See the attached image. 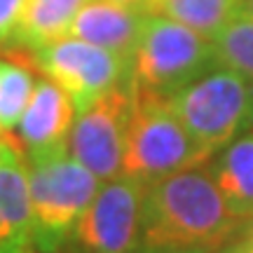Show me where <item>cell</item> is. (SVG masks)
I'll return each mask as SVG.
<instances>
[{
	"label": "cell",
	"mask_w": 253,
	"mask_h": 253,
	"mask_svg": "<svg viewBox=\"0 0 253 253\" xmlns=\"http://www.w3.org/2000/svg\"><path fill=\"white\" fill-rule=\"evenodd\" d=\"M239 227L202 164L145 185L143 253H211Z\"/></svg>",
	"instance_id": "1"
},
{
	"label": "cell",
	"mask_w": 253,
	"mask_h": 253,
	"mask_svg": "<svg viewBox=\"0 0 253 253\" xmlns=\"http://www.w3.org/2000/svg\"><path fill=\"white\" fill-rule=\"evenodd\" d=\"M167 101L190 134L209 153H216L249 126L253 84L242 73L218 63Z\"/></svg>",
	"instance_id": "5"
},
{
	"label": "cell",
	"mask_w": 253,
	"mask_h": 253,
	"mask_svg": "<svg viewBox=\"0 0 253 253\" xmlns=\"http://www.w3.org/2000/svg\"><path fill=\"white\" fill-rule=\"evenodd\" d=\"M75 103L66 91L49 78L36 80L28 106L19 120L17 131L26 157L68 145V134L75 122Z\"/></svg>",
	"instance_id": "9"
},
{
	"label": "cell",
	"mask_w": 253,
	"mask_h": 253,
	"mask_svg": "<svg viewBox=\"0 0 253 253\" xmlns=\"http://www.w3.org/2000/svg\"><path fill=\"white\" fill-rule=\"evenodd\" d=\"M218 66L213 40L162 14H145L131 54V80L171 96L202 73Z\"/></svg>",
	"instance_id": "4"
},
{
	"label": "cell",
	"mask_w": 253,
	"mask_h": 253,
	"mask_svg": "<svg viewBox=\"0 0 253 253\" xmlns=\"http://www.w3.org/2000/svg\"><path fill=\"white\" fill-rule=\"evenodd\" d=\"M26 0H0V47H7L14 31L19 26V19L24 14Z\"/></svg>",
	"instance_id": "17"
},
{
	"label": "cell",
	"mask_w": 253,
	"mask_h": 253,
	"mask_svg": "<svg viewBox=\"0 0 253 253\" xmlns=\"http://www.w3.org/2000/svg\"><path fill=\"white\" fill-rule=\"evenodd\" d=\"M131 113V78L78 110L68 134V150L101 181L122 173L125 136Z\"/></svg>",
	"instance_id": "8"
},
{
	"label": "cell",
	"mask_w": 253,
	"mask_h": 253,
	"mask_svg": "<svg viewBox=\"0 0 253 253\" xmlns=\"http://www.w3.org/2000/svg\"><path fill=\"white\" fill-rule=\"evenodd\" d=\"M148 14H162L213 38L237 14V0H150Z\"/></svg>",
	"instance_id": "14"
},
{
	"label": "cell",
	"mask_w": 253,
	"mask_h": 253,
	"mask_svg": "<svg viewBox=\"0 0 253 253\" xmlns=\"http://www.w3.org/2000/svg\"><path fill=\"white\" fill-rule=\"evenodd\" d=\"M145 14L113 0H87L73 19L71 36L110 49L131 61Z\"/></svg>",
	"instance_id": "11"
},
{
	"label": "cell",
	"mask_w": 253,
	"mask_h": 253,
	"mask_svg": "<svg viewBox=\"0 0 253 253\" xmlns=\"http://www.w3.org/2000/svg\"><path fill=\"white\" fill-rule=\"evenodd\" d=\"M33 209V242L54 251L75 232L82 213L101 188V178L75 160L68 145L26 157Z\"/></svg>",
	"instance_id": "3"
},
{
	"label": "cell",
	"mask_w": 253,
	"mask_h": 253,
	"mask_svg": "<svg viewBox=\"0 0 253 253\" xmlns=\"http://www.w3.org/2000/svg\"><path fill=\"white\" fill-rule=\"evenodd\" d=\"M237 14H246L253 19V0H237Z\"/></svg>",
	"instance_id": "20"
},
{
	"label": "cell",
	"mask_w": 253,
	"mask_h": 253,
	"mask_svg": "<svg viewBox=\"0 0 253 253\" xmlns=\"http://www.w3.org/2000/svg\"><path fill=\"white\" fill-rule=\"evenodd\" d=\"M143 192L125 173L101 181L73 232L84 253H143Z\"/></svg>",
	"instance_id": "7"
},
{
	"label": "cell",
	"mask_w": 253,
	"mask_h": 253,
	"mask_svg": "<svg viewBox=\"0 0 253 253\" xmlns=\"http://www.w3.org/2000/svg\"><path fill=\"white\" fill-rule=\"evenodd\" d=\"M211 253H253V244L251 242H244V244H235V246H230V249H216V251H211Z\"/></svg>",
	"instance_id": "19"
},
{
	"label": "cell",
	"mask_w": 253,
	"mask_h": 253,
	"mask_svg": "<svg viewBox=\"0 0 253 253\" xmlns=\"http://www.w3.org/2000/svg\"><path fill=\"white\" fill-rule=\"evenodd\" d=\"M211 155L176 118L167 96L131 80V113L122 157L125 176L150 185L183 169L207 164Z\"/></svg>",
	"instance_id": "2"
},
{
	"label": "cell",
	"mask_w": 253,
	"mask_h": 253,
	"mask_svg": "<svg viewBox=\"0 0 253 253\" xmlns=\"http://www.w3.org/2000/svg\"><path fill=\"white\" fill-rule=\"evenodd\" d=\"M84 2L87 0H26L24 14L7 47L26 49L31 54L47 42L71 36L73 19Z\"/></svg>",
	"instance_id": "13"
},
{
	"label": "cell",
	"mask_w": 253,
	"mask_h": 253,
	"mask_svg": "<svg viewBox=\"0 0 253 253\" xmlns=\"http://www.w3.org/2000/svg\"><path fill=\"white\" fill-rule=\"evenodd\" d=\"M113 2L125 5V7H129V9H136V12H141V14H148V7H150V0H113Z\"/></svg>",
	"instance_id": "18"
},
{
	"label": "cell",
	"mask_w": 253,
	"mask_h": 253,
	"mask_svg": "<svg viewBox=\"0 0 253 253\" xmlns=\"http://www.w3.org/2000/svg\"><path fill=\"white\" fill-rule=\"evenodd\" d=\"M33 244L28 164L14 145L5 143L0 155V253H31Z\"/></svg>",
	"instance_id": "10"
},
{
	"label": "cell",
	"mask_w": 253,
	"mask_h": 253,
	"mask_svg": "<svg viewBox=\"0 0 253 253\" xmlns=\"http://www.w3.org/2000/svg\"><path fill=\"white\" fill-rule=\"evenodd\" d=\"M207 169L230 211L242 220L253 218V129L246 126L209 157Z\"/></svg>",
	"instance_id": "12"
},
{
	"label": "cell",
	"mask_w": 253,
	"mask_h": 253,
	"mask_svg": "<svg viewBox=\"0 0 253 253\" xmlns=\"http://www.w3.org/2000/svg\"><path fill=\"white\" fill-rule=\"evenodd\" d=\"M0 134H2V131H0ZM2 150H5V141L0 138V155H2Z\"/></svg>",
	"instance_id": "22"
},
{
	"label": "cell",
	"mask_w": 253,
	"mask_h": 253,
	"mask_svg": "<svg viewBox=\"0 0 253 253\" xmlns=\"http://www.w3.org/2000/svg\"><path fill=\"white\" fill-rule=\"evenodd\" d=\"M249 129H253V103H251V118H249Z\"/></svg>",
	"instance_id": "21"
},
{
	"label": "cell",
	"mask_w": 253,
	"mask_h": 253,
	"mask_svg": "<svg viewBox=\"0 0 253 253\" xmlns=\"http://www.w3.org/2000/svg\"><path fill=\"white\" fill-rule=\"evenodd\" d=\"M31 59L49 80H54L75 103V110L108 94L131 78V61L110 49L75 36L59 38L38 47Z\"/></svg>",
	"instance_id": "6"
},
{
	"label": "cell",
	"mask_w": 253,
	"mask_h": 253,
	"mask_svg": "<svg viewBox=\"0 0 253 253\" xmlns=\"http://www.w3.org/2000/svg\"><path fill=\"white\" fill-rule=\"evenodd\" d=\"M220 66L242 73L253 84V19L235 14L211 38Z\"/></svg>",
	"instance_id": "16"
},
{
	"label": "cell",
	"mask_w": 253,
	"mask_h": 253,
	"mask_svg": "<svg viewBox=\"0 0 253 253\" xmlns=\"http://www.w3.org/2000/svg\"><path fill=\"white\" fill-rule=\"evenodd\" d=\"M249 242L253 244V225H251V230H249Z\"/></svg>",
	"instance_id": "23"
},
{
	"label": "cell",
	"mask_w": 253,
	"mask_h": 253,
	"mask_svg": "<svg viewBox=\"0 0 253 253\" xmlns=\"http://www.w3.org/2000/svg\"><path fill=\"white\" fill-rule=\"evenodd\" d=\"M36 78L28 66L0 59V131L12 134L28 106Z\"/></svg>",
	"instance_id": "15"
}]
</instances>
